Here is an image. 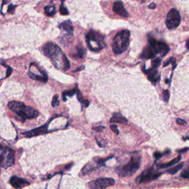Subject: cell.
Returning <instances> with one entry per match:
<instances>
[{"label": "cell", "instance_id": "obj_5", "mask_svg": "<svg viewBox=\"0 0 189 189\" xmlns=\"http://www.w3.org/2000/svg\"><path fill=\"white\" fill-rule=\"evenodd\" d=\"M86 40L91 51L99 52L105 47L104 36L96 31H89L86 35Z\"/></svg>", "mask_w": 189, "mask_h": 189}, {"label": "cell", "instance_id": "obj_17", "mask_svg": "<svg viewBox=\"0 0 189 189\" xmlns=\"http://www.w3.org/2000/svg\"><path fill=\"white\" fill-rule=\"evenodd\" d=\"M110 122L115 123V124H116V123H119V124H127L128 120L120 113H119V112H115V113L113 114V116L112 117V118L110 119Z\"/></svg>", "mask_w": 189, "mask_h": 189}, {"label": "cell", "instance_id": "obj_6", "mask_svg": "<svg viewBox=\"0 0 189 189\" xmlns=\"http://www.w3.org/2000/svg\"><path fill=\"white\" fill-rule=\"evenodd\" d=\"M181 22V17L180 13L176 9L172 8L167 14L165 19V24L169 30L177 28L180 25Z\"/></svg>", "mask_w": 189, "mask_h": 189}, {"label": "cell", "instance_id": "obj_20", "mask_svg": "<svg viewBox=\"0 0 189 189\" xmlns=\"http://www.w3.org/2000/svg\"><path fill=\"white\" fill-rule=\"evenodd\" d=\"M181 160V156H178L177 157H176L175 159H174L171 161L169 162V163H163V164H160L159 165L158 169H166L168 167L172 166V165H174V164L177 163L180 160Z\"/></svg>", "mask_w": 189, "mask_h": 189}, {"label": "cell", "instance_id": "obj_42", "mask_svg": "<svg viewBox=\"0 0 189 189\" xmlns=\"http://www.w3.org/2000/svg\"><path fill=\"white\" fill-rule=\"evenodd\" d=\"M9 0H3V5H5V4H7V2H8Z\"/></svg>", "mask_w": 189, "mask_h": 189}, {"label": "cell", "instance_id": "obj_22", "mask_svg": "<svg viewBox=\"0 0 189 189\" xmlns=\"http://www.w3.org/2000/svg\"><path fill=\"white\" fill-rule=\"evenodd\" d=\"M78 90V88L76 87L72 90L64 92L63 94H62V97H63V100H64V101H67V98H66V96H70V97L72 96L73 95H75L76 92H77Z\"/></svg>", "mask_w": 189, "mask_h": 189}, {"label": "cell", "instance_id": "obj_31", "mask_svg": "<svg viewBox=\"0 0 189 189\" xmlns=\"http://www.w3.org/2000/svg\"><path fill=\"white\" fill-rule=\"evenodd\" d=\"M110 128H111V129L113 131L114 133H115L116 134H119V131H118V129H117V125H115V124H112V125L110 126Z\"/></svg>", "mask_w": 189, "mask_h": 189}, {"label": "cell", "instance_id": "obj_33", "mask_svg": "<svg viewBox=\"0 0 189 189\" xmlns=\"http://www.w3.org/2000/svg\"><path fill=\"white\" fill-rule=\"evenodd\" d=\"M175 61L176 60H175V59H174V58H173V57H171V58L169 59V60L164 63V67H166V66H168L169 64H170L171 63H172V62Z\"/></svg>", "mask_w": 189, "mask_h": 189}, {"label": "cell", "instance_id": "obj_15", "mask_svg": "<svg viewBox=\"0 0 189 189\" xmlns=\"http://www.w3.org/2000/svg\"><path fill=\"white\" fill-rule=\"evenodd\" d=\"M155 55H156V53H155L153 49L151 48V46L148 45L143 49L140 55V58L143 59H151L155 58Z\"/></svg>", "mask_w": 189, "mask_h": 189}, {"label": "cell", "instance_id": "obj_8", "mask_svg": "<svg viewBox=\"0 0 189 189\" xmlns=\"http://www.w3.org/2000/svg\"><path fill=\"white\" fill-rule=\"evenodd\" d=\"M161 173H157L154 169L151 167L149 168L147 170L144 171L138 176L136 179V182L140 184V183H146V182H148L150 181L155 180L157 179L160 175Z\"/></svg>", "mask_w": 189, "mask_h": 189}, {"label": "cell", "instance_id": "obj_13", "mask_svg": "<svg viewBox=\"0 0 189 189\" xmlns=\"http://www.w3.org/2000/svg\"><path fill=\"white\" fill-rule=\"evenodd\" d=\"M143 70L144 73L148 75V78L151 82H152L153 84H155L157 83V81H158L160 79V77H159L158 72H157V68H155V67H151L148 70L143 69Z\"/></svg>", "mask_w": 189, "mask_h": 189}, {"label": "cell", "instance_id": "obj_32", "mask_svg": "<svg viewBox=\"0 0 189 189\" xmlns=\"http://www.w3.org/2000/svg\"><path fill=\"white\" fill-rule=\"evenodd\" d=\"M164 155H165V153H160V152L157 151V152L154 153V157H155L156 160H159V159H160V157H162Z\"/></svg>", "mask_w": 189, "mask_h": 189}, {"label": "cell", "instance_id": "obj_23", "mask_svg": "<svg viewBox=\"0 0 189 189\" xmlns=\"http://www.w3.org/2000/svg\"><path fill=\"white\" fill-rule=\"evenodd\" d=\"M183 165H184V163L179 164L178 165H176V166L173 167V168H171V169H169V170L167 171V172H168V173H169V174H177V172L180 171V170H181V169H182Z\"/></svg>", "mask_w": 189, "mask_h": 189}, {"label": "cell", "instance_id": "obj_29", "mask_svg": "<svg viewBox=\"0 0 189 189\" xmlns=\"http://www.w3.org/2000/svg\"><path fill=\"white\" fill-rule=\"evenodd\" d=\"M77 97H78V100L80 102H81V103H84V102L85 100H84V98H83V95H81V92L79 91V90H78L77 91Z\"/></svg>", "mask_w": 189, "mask_h": 189}, {"label": "cell", "instance_id": "obj_44", "mask_svg": "<svg viewBox=\"0 0 189 189\" xmlns=\"http://www.w3.org/2000/svg\"><path fill=\"white\" fill-rule=\"evenodd\" d=\"M165 82H166V84H168V83L169 82V80H166V81H165Z\"/></svg>", "mask_w": 189, "mask_h": 189}, {"label": "cell", "instance_id": "obj_1", "mask_svg": "<svg viewBox=\"0 0 189 189\" xmlns=\"http://www.w3.org/2000/svg\"><path fill=\"white\" fill-rule=\"evenodd\" d=\"M43 51L45 55L51 59L56 68L64 71L70 69V61L58 45L52 42H48L44 45Z\"/></svg>", "mask_w": 189, "mask_h": 189}, {"label": "cell", "instance_id": "obj_37", "mask_svg": "<svg viewBox=\"0 0 189 189\" xmlns=\"http://www.w3.org/2000/svg\"><path fill=\"white\" fill-rule=\"evenodd\" d=\"M189 148L186 147V148H184L183 149H180V150H177V152L178 153H183V152H186V151H188Z\"/></svg>", "mask_w": 189, "mask_h": 189}, {"label": "cell", "instance_id": "obj_24", "mask_svg": "<svg viewBox=\"0 0 189 189\" xmlns=\"http://www.w3.org/2000/svg\"><path fill=\"white\" fill-rule=\"evenodd\" d=\"M59 104H60V103H59V96L56 95H55V96L53 97V101H52V106L53 107H58Z\"/></svg>", "mask_w": 189, "mask_h": 189}, {"label": "cell", "instance_id": "obj_41", "mask_svg": "<svg viewBox=\"0 0 189 189\" xmlns=\"http://www.w3.org/2000/svg\"><path fill=\"white\" fill-rule=\"evenodd\" d=\"M186 47H187L188 50H189V39H188L187 41H186Z\"/></svg>", "mask_w": 189, "mask_h": 189}, {"label": "cell", "instance_id": "obj_35", "mask_svg": "<svg viewBox=\"0 0 189 189\" xmlns=\"http://www.w3.org/2000/svg\"><path fill=\"white\" fill-rule=\"evenodd\" d=\"M7 74H6V77H5V78L9 77V76H10V74L12 73V71H13V70H12V68H11V67H10L9 66H7Z\"/></svg>", "mask_w": 189, "mask_h": 189}, {"label": "cell", "instance_id": "obj_3", "mask_svg": "<svg viewBox=\"0 0 189 189\" xmlns=\"http://www.w3.org/2000/svg\"><path fill=\"white\" fill-rule=\"evenodd\" d=\"M130 41V32L128 30H123L115 35L112 43L114 53L119 55L127 50Z\"/></svg>", "mask_w": 189, "mask_h": 189}, {"label": "cell", "instance_id": "obj_28", "mask_svg": "<svg viewBox=\"0 0 189 189\" xmlns=\"http://www.w3.org/2000/svg\"><path fill=\"white\" fill-rule=\"evenodd\" d=\"M181 177L183 178H187V179L189 178V165L182 171V173L181 174Z\"/></svg>", "mask_w": 189, "mask_h": 189}, {"label": "cell", "instance_id": "obj_36", "mask_svg": "<svg viewBox=\"0 0 189 189\" xmlns=\"http://www.w3.org/2000/svg\"><path fill=\"white\" fill-rule=\"evenodd\" d=\"M104 129H106L105 126H97V127H93V130H95L97 132H102Z\"/></svg>", "mask_w": 189, "mask_h": 189}, {"label": "cell", "instance_id": "obj_39", "mask_svg": "<svg viewBox=\"0 0 189 189\" xmlns=\"http://www.w3.org/2000/svg\"><path fill=\"white\" fill-rule=\"evenodd\" d=\"M148 7L151 9H155V7H156V5H155V3H151V5H148Z\"/></svg>", "mask_w": 189, "mask_h": 189}, {"label": "cell", "instance_id": "obj_21", "mask_svg": "<svg viewBox=\"0 0 189 189\" xmlns=\"http://www.w3.org/2000/svg\"><path fill=\"white\" fill-rule=\"evenodd\" d=\"M45 10L46 15L48 16H53L54 14L56 13V10H55L54 5H48V6H46Z\"/></svg>", "mask_w": 189, "mask_h": 189}, {"label": "cell", "instance_id": "obj_7", "mask_svg": "<svg viewBox=\"0 0 189 189\" xmlns=\"http://www.w3.org/2000/svg\"><path fill=\"white\" fill-rule=\"evenodd\" d=\"M148 45L151 47L155 53L161 54L162 56L166 55L169 51V47L163 41H157L151 36L148 37Z\"/></svg>", "mask_w": 189, "mask_h": 189}, {"label": "cell", "instance_id": "obj_19", "mask_svg": "<svg viewBox=\"0 0 189 189\" xmlns=\"http://www.w3.org/2000/svg\"><path fill=\"white\" fill-rule=\"evenodd\" d=\"M76 54L74 55H72V57H74V58H78V59H82L83 57L84 56V54L86 53V50L84 47L82 46L81 45H78L76 47Z\"/></svg>", "mask_w": 189, "mask_h": 189}, {"label": "cell", "instance_id": "obj_27", "mask_svg": "<svg viewBox=\"0 0 189 189\" xmlns=\"http://www.w3.org/2000/svg\"><path fill=\"white\" fill-rule=\"evenodd\" d=\"M60 14H61V15H64V16H67L69 14V12H68V10H67V9L65 7H64V5H61L60 7Z\"/></svg>", "mask_w": 189, "mask_h": 189}, {"label": "cell", "instance_id": "obj_43", "mask_svg": "<svg viewBox=\"0 0 189 189\" xmlns=\"http://www.w3.org/2000/svg\"><path fill=\"white\" fill-rule=\"evenodd\" d=\"M182 139L184 140H189V138H188V137H186V138H183Z\"/></svg>", "mask_w": 189, "mask_h": 189}, {"label": "cell", "instance_id": "obj_30", "mask_svg": "<svg viewBox=\"0 0 189 189\" xmlns=\"http://www.w3.org/2000/svg\"><path fill=\"white\" fill-rule=\"evenodd\" d=\"M16 7V5H10L8 6V9H7V13L9 14H14V11H15V8Z\"/></svg>", "mask_w": 189, "mask_h": 189}, {"label": "cell", "instance_id": "obj_14", "mask_svg": "<svg viewBox=\"0 0 189 189\" xmlns=\"http://www.w3.org/2000/svg\"><path fill=\"white\" fill-rule=\"evenodd\" d=\"M113 10L115 14H117L119 16H121L123 17L126 18L129 16V14L126 10L125 7L124 6V3L121 1H117V2H115L114 3Z\"/></svg>", "mask_w": 189, "mask_h": 189}, {"label": "cell", "instance_id": "obj_26", "mask_svg": "<svg viewBox=\"0 0 189 189\" xmlns=\"http://www.w3.org/2000/svg\"><path fill=\"white\" fill-rule=\"evenodd\" d=\"M163 99L165 102L169 101V97H170V93H169V90H163Z\"/></svg>", "mask_w": 189, "mask_h": 189}, {"label": "cell", "instance_id": "obj_10", "mask_svg": "<svg viewBox=\"0 0 189 189\" xmlns=\"http://www.w3.org/2000/svg\"><path fill=\"white\" fill-rule=\"evenodd\" d=\"M50 120L47 123V124H45V125L42 126H40V127L36 128V129H32V130L29 131V132H23L22 134L24 136V137H26V138H32V137H35V136L47 134V133L48 132V129H47V128H48L49 123L50 122Z\"/></svg>", "mask_w": 189, "mask_h": 189}, {"label": "cell", "instance_id": "obj_4", "mask_svg": "<svg viewBox=\"0 0 189 189\" xmlns=\"http://www.w3.org/2000/svg\"><path fill=\"white\" fill-rule=\"evenodd\" d=\"M140 157L138 156H138L132 157L127 164L117 168L116 171H117V174L120 177H131L133 174H134V173L140 169Z\"/></svg>", "mask_w": 189, "mask_h": 189}, {"label": "cell", "instance_id": "obj_34", "mask_svg": "<svg viewBox=\"0 0 189 189\" xmlns=\"http://www.w3.org/2000/svg\"><path fill=\"white\" fill-rule=\"evenodd\" d=\"M177 123L178 124H180V125L181 126H184L186 124V121L184 120H182V119L181 118H177Z\"/></svg>", "mask_w": 189, "mask_h": 189}, {"label": "cell", "instance_id": "obj_40", "mask_svg": "<svg viewBox=\"0 0 189 189\" xmlns=\"http://www.w3.org/2000/svg\"><path fill=\"white\" fill-rule=\"evenodd\" d=\"M84 67H79V68H78V69L75 70L73 71V72H78V71H80V70H83V69H84Z\"/></svg>", "mask_w": 189, "mask_h": 189}, {"label": "cell", "instance_id": "obj_16", "mask_svg": "<svg viewBox=\"0 0 189 189\" xmlns=\"http://www.w3.org/2000/svg\"><path fill=\"white\" fill-rule=\"evenodd\" d=\"M59 28L60 29L63 30L67 33L70 36H72V33H73V27H72V24L70 20H67L63 22L62 23H61L59 24Z\"/></svg>", "mask_w": 189, "mask_h": 189}, {"label": "cell", "instance_id": "obj_18", "mask_svg": "<svg viewBox=\"0 0 189 189\" xmlns=\"http://www.w3.org/2000/svg\"><path fill=\"white\" fill-rule=\"evenodd\" d=\"M29 76L30 78L33 80H36V81H44V82H47V80H48V77H47V75L46 73L45 74H41V75H38L36 74V72H30L29 71Z\"/></svg>", "mask_w": 189, "mask_h": 189}, {"label": "cell", "instance_id": "obj_9", "mask_svg": "<svg viewBox=\"0 0 189 189\" xmlns=\"http://www.w3.org/2000/svg\"><path fill=\"white\" fill-rule=\"evenodd\" d=\"M115 180L112 178H98L89 183V187L93 189L106 188L115 184Z\"/></svg>", "mask_w": 189, "mask_h": 189}, {"label": "cell", "instance_id": "obj_25", "mask_svg": "<svg viewBox=\"0 0 189 189\" xmlns=\"http://www.w3.org/2000/svg\"><path fill=\"white\" fill-rule=\"evenodd\" d=\"M152 67H155V68H157L159 67V65L161 63V60H160V58H157L152 60Z\"/></svg>", "mask_w": 189, "mask_h": 189}, {"label": "cell", "instance_id": "obj_11", "mask_svg": "<svg viewBox=\"0 0 189 189\" xmlns=\"http://www.w3.org/2000/svg\"><path fill=\"white\" fill-rule=\"evenodd\" d=\"M14 164V152L12 150L6 148L5 151L4 160L0 166L3 168H7Z\"/></svg>", "mask_w": 189, "mask_h": 189}, {"label": "cell", "instance_id": "obj_2", "mask_svg": "<svg viewBox=\"0 0 189 189\" xmlns=\"http://www.w3.org/2000/svg\"><path fill=\"white\" fill-rule=\"evenodd\" d=\"M8 108L22 119V122H24L27 119L36 118L39 115L37 110L30 107H27L22 102L10 101L8 103Z\"/></svg>", "mask_w": 189, "mask_h": 189}, {"label": "cell", "instance_id": "obj_38", "mask_svg": "<svg viewBox=\"0 0 189 189\" xmlns=\"http://www.w3.org/2000/svg\"><path fill=\"white\" fill-rule=\"evenodd\" d=\"M83 104L84 105L85 107H89V105H90V101H88L85 100L84 102V103H83Z\"/></svg>", "mask_w": 189, "mask_h": 189}, {"label": "cell", "instance_id": "obj_12", "mask_svg": "<svg viewBox=\"0 0 189 189\" xmlns=\"http://www.w3.org/2000/svg\"><path fill=\"white\" fill-rule=\"evenodd\" d=\"M10 183L15 188H22L30 185V182L20 177H16V176H14L10 178Z\"/></svg>", "mask_w": 189, "mask_h": 189}]
</instances>
